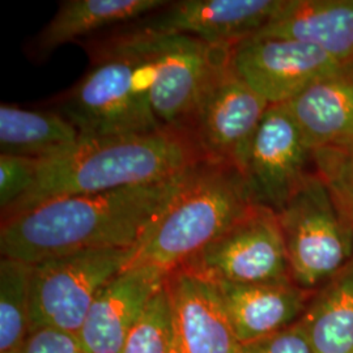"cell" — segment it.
<instances>
[{"label": "cell", "instance_id": "27", "mask_svg": "<svg viewBox=\"0 0 353 353\" xmlns=\"http://www.w3.org/2000/svg\"><path fill=\"white\" fill-rule=\"evenodd\" d=\"M80 353H85V352H84V351H81V352H80Z\"/></svg>", "mask_w": 353, "mask_h": 353}, {"label": "cell", "instance_id": "10", "mask_svg": "<svg viewBox=\"0 0 353 353\" xmlns=\"http://www.w3.org/2000/svg\"><path fill=\"white\" fill-rule=\"evenodd\" d=\"M314 172L313 150L285 103L270 105L243 172L252 203L278 214Z\"/></svg>", "mask_w": 353, "mask_h": 353}, {"label": "cell", "instance_id": "25", "mask_svg": "<svg viewBox=\"0 0 353 353\" xmlns=\"http://www.w3.org/2000/svg\"><path fill=\"white\" fill-rule=\"evenodd\" d=\"M237 353H314L300 321L255 341L240 343Z\"/></svg>", "mask_w": 353, "mask_h": 353}, {"label": "cell", "instance_id": "3", "mask_svg": "<svg viewBox=\"0 0 353 353\" xmlns=\"http://www.w3.org/2000/svg\"><path fill=\"white\" fill-rule=\"evenodd\" d=\"M88 51V71L55 100V110L79 130L81 139L163 128L152 112L154 62L139 32L118 26Z\"/></svg>", "mask_w": 353, "mask_h": 353}, {"label": "cell", "instance_id": "7", "mask_svg": "<svg viewBox=\"0 0 353 353\" xmlns=\"http://www.w3.org/2000/svg\"><path fill=\"white\" fill-rule=\"evenodd\" d=\"M178 268L214 283L293 281L278 214L252 205L233 225Z\"/></svg>", "mask_w": 353, "mask_h": 353}, {"label": "cell", "instance_id": "23", "mask_svg": "<svg viewBox=\"0 0 353 353\" xmlns=\"http://www.w3.org/2000/svg\"><path fill=\"white\" fill-rule=\"evenodd\" d=\"M314 169L353 219V139L313 151Z\"/></svg>", "mask_w": 353, "mask_h": 353}, {"label": "cell", "instance_id": "21", "mask_svg": "<svg viewBox=\"0 0 353 353\" xmlns=\"http://www.w3.org/2000/svg\"><path fill=\"white\" fill-rule=\"evenodd\" d=\"M32 270L19 259H0V353H17L29 334Z\"/></svg>", "mask_w": 353, "mask_h": 353}, {"label": "cell", "instance_id": "8", "mask_svg": "<svg viewBox=\"0 0 353 353\" xmlns=\"http://www.w3.org/2000/svg\"><path fill=\"white\" fill-rule=\"evenodd\" d=\"M139 32L154 62L152 112L163 127L189 128L203 92L234 46H214L186 34Z\"/></svg>", "mask_w": 353, "mask_h": 353}, {"label": "cell", "instance_id": "12", "mask_svg": "<svg viewBox=\"0 0 353 353\" xmlns=\"http://www.w3.org/2000/svg\"><path fill=\"white\" fill-rule=\"evenodd\" d=\"M283 0L169 1L127 26L159 34H186L214 46H236L255 36L272 19Z\"/></svg>", "mask_w": 353, "mask_h": 353}, {"label": "cell", "instance_id": "20", "mask_svg": "<svg viewBox=\"0 0 353 353\" xmlns=\"http://www.w3.org/2000/svg\"><path fill=\"white\" fill-rule=\"evenodd\" d=\"M300 323L314 353H353V259L314 292Z\"/></svg>", "mask_w": 353, "mask_h": 353}, {"label": "cell", "instance_id": "24", "mask_svg": "<svg viewBox=\"0 0 353 353\" xmlns=\"http://www.w3.org/2000/svg\"><path fill=\"white\" fill-rule=\"evenodd\" d=\"M39 160L0 153V208L7 211L19 202L37 179Z\"/></svg>", "mask_w": 353, "mask_h": 353}, {"label": "cell", "instance_id": "9", "mask_svg": "<svg viewBox=\"0 0 353 353\" xmlns=\"http://www.w3.org/2000/svg\"><path fill=\"white\" fill-rule=\"evenodd\" d=\"M268 108L270 103L237 75L229 58L204 89L190 130L208 161L230 165L243 174Z\"/></svg>", "mask_w": 353, "mask_h": 353}, {"label": "cell", "instance_id": "17", "mask_svg": "<svg viewBox=\"0 0 353 353\" xmlns=\"http://www.w3.org/2000/svg\"><path fill=\"white\" fill-rule=\"evenodd\" d=\"M314 151L353 139V63L325 76L285 103Z\"/></svg>", "mask_w": 353, "mask_h": 353}, {"label": "cell", "instance_id": "19", "mask_svg": "<svg viewBox=\"0 0 353 353\" xmlns=\"http://www.w3.org/2000/svg\"><path fill=\"white\" fill-rule=\"evenodd\" d=\"M81 135L58 110H32L17 105H0V151L36 159H57L72 151Z\"/></svg>", "mask_w": 353, "mask_h": 353}, {"label": "cell", "instance_id": "4", "mask_svg": "<svg viewBox=\"0 0 353 353\" xmlns=\"http://www.w3.org/2000/svg\"><path fill=\"white\" fill-rule=\"evenodd\" d=\"M255 205L239 169L201 165L157 214L128 267L150 265L172 272L201 252Z\"/></svg>", "mask_w": 353, "mask_h": 353}, {"label": "cell", "instance_id": "22", "mask_svg": "<svg viewBox=\"0 0 353 353\" xmlns=\"http://www.w3.org/2000/svg\"><path fill=\"white\" fill-rule=\"evenodd\" d=\"M122 353H176L172 306L165 283L131 331Z\"/></svg>", "mask_w": 353, "mask_h": 353}, {"label": "cell", "instance_id": "11", "mask_svg": "<svg viewBox=\"0 0 353 353\" xmlns=\"http://www.w3.org/2000/svg\"><path fill=\"white\" fill-rule=\"evenodd\" d=\"M230 64L270 105L287 103L344 65L312 45L265 36H252L237 43L232 49Z\"/></svg>", "mask_w": 353, "mask_h": 353}, {"label": "cell", "instance_id": "2", "mask_svg": "<svg viewBox=\"0 0 353 353\" xmlns=\"http://www.w3.org/2000/svg\"><path fill=\"white\" fill-rule=\"evenodd\" d=\"M207 161L189 128L81 139L63 156L39 161L33 188L1 221L61 198L163 182Z\"/></svg>", "mask_w": 353, "mask_h": 353}, {"label": "cell", "instance_id": "18", "mask_svg": "<svg viewBox=\"0 0 353 353\" xmlns=\"http://www.w3.org/2000/svg\"><path fill=\"white\" fill-rule=\"evenodd\" d=\"M165 0H64L36 37L37 58H46L64 43L96 34L102 29L126 26L159 11Z\"/></svg>", "mask_w": 353, "mask_h": 353}, {"label": "cell", "instance_id": "5", "mask_svg": "<svg viewBox=\"0 0 353 353\" xmlns=\"http://www.w3.org/2000/svg\"><path fill=\"white\" fill-rule=\"evenodd\" d=\"M290 278L316 290L353 259V219L316 172L278 212Z\"/></svg>", "mask_w": 353, "mask_h": 353}, {"label": "cell", "instance_id": "13", "mask_svg": "<svg viewBox=\"0 0 353 353\" xmlns=\"http://www.w3.org/2000/svg\"><path fill=\"white\" fill-rule=\"evenodd\" d=\"M166 275L150 265L127 267L96 296L77 336L85 353H122Z\"/></svg>", "mask_w": 353, "mask_h": 353}, {"label": "cell", "instance_id": "1", "mask_svg": "<svg viewBox=\"0 0 353 353\" xmlns=\"http://www.w3.org/2000/svg\"><path fill=\"white\" fill-rule=\"evenodd\" d=\"M199 166L152 185L55 199L7 219L0 228L1 256L36 265L72 252L137 248Z\"/></svg>", "mask_w": 353, "mask_h": 353}, {"label": "cell", "instance_id": "16", "mask_svg": "<svg viewBox=\"0 0 353 353\" xmlns=\"http://www.w3.org/2000/svg\"><path fill=\"white\" fill-rule=\"evenodd\" d=\"M255 36L299 41L353 63V0H283Z\"/></svg>", "mask_w": 353, "mask_h": 353}, {"label": "cell", "instance_id": "26", "mask_svg": "<svg viewBox=\"0 0 353 353\" xmlns=\"http://www.w3.org/2000/svg\"><path fill=\"white\" fill-rule=\"evenodd\" d=\"M81 344L76 334L55 327L29 331L17 353H80Z\"/></svg>", "mask_w": 353, "mask_h": 353}, {"label": "cell", "instance_id": "6", "mask_svg": "<svg viewBox=\"0 0 353 353\" xmlns=\"http://www.w3.org/2000/svg\"><path fill=\"white\" fill-rule=\"evenodd\" d=\"M135 252L137 248L85 250L33 265L29 331L55 327L77 335L99 292Z\"/></svg>", "mask_w": 353, "mask_h": 353}, {"label": "cell", "instance_id": "15", "mask_svg": "<svg viewBox=\"0 0 353 353\" xmlns=\"http://www.w3.org/2000/svg\"><path fill=\"white\" fill-rule=\"evenodd\" d=\"M214 284L239 343L268 336L297 323L316 292L293 281Z\"/></svg>", "mask_w": 353, "mask_h": 353}, {"label": "cell", "instance_id": "14", "mask_svg": "<svg viewBox=\"0 0 353 353\" xmlns=\"http://www.w3.org/2000/svg\"><path fill=\"white\" fill-rule=\"evenodd\" d=\"M176 353H237L239 341L229 323L216 284L183 268L169 272Z\"/></svg>", "mask_w": 353, "mask_h": 353}]
</instances>
